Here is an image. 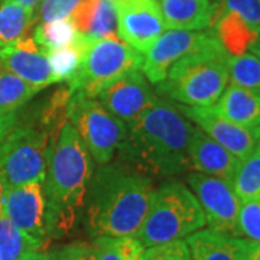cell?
<instances>
[{"mask_svg":"<svg viewBox=\"0 0 260 260\" xmlns=\"http://www.w3.org/2000/svg\"><path fill=\"white\" fill-rule=\"evenodd\" d=\"M189 162L197 172L233 182L242 160L200 127H194L189 140Z\"/></svg>","mask_w":260,"mask_h":260,"instance_id":"cell-16","label":"cell"},{"mask_svg":"<svg viewBox=\"0 0 260 260\" xmlns=\"http://www.w3.org/2000/svg\"><path fill=\"white\" fill-rule=\"evenodd\" d=\"M240 236L260 243V201H244L239 213Z\"/></svg>","mask_w":260,"mask_h":260,"instance_id":"cell-30","label":"cell"},{"mask_svg":"<svg viewBox=\"0 0 260 260\" xmlns=\"http://www.w3.org/2000/svg\"><path fill=\"white\" fill-rule=\"evenodd\" d=\"M15 123H16V114L15 113L0 110V143L9 135L10 130L15 127Z\"/></svg>","mask_w":260,"mask_h":260,"instance_id":"cell-34","label":"cell"},{"mask_svg":"<svg viewBox=\"0 0 260 260\" xmlns=\"http://www.w3.org/2000/svg\"><path fill=\"white\" fill-rule=\"evenodd\" d=\"M80 0H44L41 5V20L52 22L70 18Z\"/></svg>","mask_w":260,"mask_h":260,"instance_id":"cell-32","label":"cell"},{"mask_svg":"<svg viewBox=\"0 0 260 260\" xmlns=\"http://www.w3.org/2000/svg\"><path fill=\"white\" fill-rule=\"evenodd\" d=\"M179 112L197 127L207 133L211 139L230 150L234 156L243 160L256 149L260 140L259 129H247L223 117L214 106H179Z\"/></svg>","mask_w":260,"mask_h":260,"instance_id":"cell-11","label":"cell"},{"mask_svg":"<svg viewBox=\"0 0 260 260\" xmlns=\"http://www.w3.org/2000/svg\"><path fill=\"white\" fill-rule=\"evenodd\" d=\"M191 260H247L250 240L213 229L198 230L186 237Z\"/></svg>","mask_w":260,"mask_h":260,"instance_id":"cell-17","label":"cell"},{"mask_svg":"<svg viewBox=\"0 0 260 260\" xmlns=\"http://www.w3.org/2000/svg\"><path fill=\"white\" fill-rule=\"evenodd\" d=\"M143 260H191V254L184 240H175L145 249Z\"/></svg>","mask_w":260,"mask_h":260,"instance_id":"cell-31","label":"cell"},{"mask_svg":"<svg viewBox=\"0 0 260 260\" xmlns=\"http://www.w3.org/2000/svg\"><path fill=\"white\" fill-rule=\"evenodd\" d=\"M251 52H254V54H256V55L259 56V59H260V44H257V45H256V47H254V49H253V51H251Z\"/></svg>","mask_w":260,"mask_h":260,"instance_id":"cell-39","label":"cell"},{"mask_svg":"<svg viewBox=\"0 0 260 260\" xmlns=\"http://www.w3.org/2000/svg\"><path fill=\"white\" fill-rule=\"evenodd\" d=\"M188 184L203 208L205 223L210 225V229L242 237L239 229L242 201L236 194L232 182L194 172L188 175Z\"/></svg>","mask_w":260,"mask_h":260,"instance_id":"cell-9","label":"cell"},{"mask_svg":"<svg viewBox=\"0 0 260 260\" xmlns=\"http://www.w3.org/2000/svg\"><path fill=\"white\" fill-rule=\"evenodd\" d=\"M230 12L257 37L260 44V0H217L214 13Z\"/></svg>","mask_w":260,"mask_h":260,"instance_id":"cell-29","label":"cell"},{"mask_svg":"<svg viewBox=\"0 0 260 260\" xmlns=\"http://www.w3.org/2000/svg\"><path fill=\"white\" fill-rule=\"evenodd\" d=\"M215 37L214 30L168 29L143 52L140 70L152 84L162 83L171 67L188 54L207 45Z\"/></svg>","mask_w":260,"mask_h":260,"instance_id":"cell-10","label":"cell"},{"mask_svg":"<svg viewBox=\"0 0 260 260\" xmlns=\"http://www.w3.org/2000/svg\"><path fill=\"white\" fill-rule=\"evenodd\" d=\"M229 78L230 83L246 87L260 88V59L254 52H244L233 55L229 59Z\"/></svg>","mask_w":260,"mask_h":260,"instance_id":"cell-28","label":"cell"},{"mask_svg":"<svg viewBox=\"0 0 260 260\" xmlns=\"http://www.w3.org/2000/svg\"><path fill=\"white\" fill-rule=\"evenodd\" d=\"M18 260H52V256L48 254V253H44L41 250L35 251H29V253H25L23 256H20Z\"/></svg>","mask_w":260,"mask_h":260,"instance_id":"cell-35","label":"cell"},{"mask_svg":"<svg viewBox=\"0 0 260 260\" xmlns=\"http://www.w3.org/2000/svg\"><path fill=\"white\" fill-rule=\"evenodd\" d=\"M97 97L113 116L126 124V127L133 124L158 100L146 77L140 74L139 70L121 75L107 84Z\"/></svg>","mask_w":260,"mask_h":260,"instance_id":"cell-12","label":"cell"},{"mask_svg":"<svg viewBox=\"0 0 260 260\" xmlns=\"http://www.w3.org/2000/svg\"><path fill=\"white\" fill-rule=\"evenodd\" d=\"M81 65L68 81V88L71 93H81L94 99L107 84L121 75L138 71L143 62V55L119 35L81 37Z\"/></svg>","mask_w":260,"mask_h":260,"instance_id":"cell-6","label":"cell"},{"mask_svg":"<svg viewBox=\"0 0 260 260\" xmlns=\"http://www.w3.org/2000/svg\"><path fill=\"white\" fill-rule=\"evenodd\" d=\"M213 2H214V3H215V2H217V0H213Z\"/></svg>","mask_w":260,"mask_h":260,"instance_id":"cell-40","label":"cell"},{"mask_svg":"<svg viewBox=\"0 0 260 260\" xmlns=\"http://www.w3.org/2000/svg\"><path fill=\"white\" fill-rule=\"evenodd\" d=\"M233 188L240 201H260V145L244 158L233 178Z\"/></svg>","mask_w":260,"mask_h":260,"instance_id":"cell-23","label":"cell"},{"mask_svg":"<svg viewBox=\"0 0 260 260\" xmlns=\"http://www.w3.org/2000/svg\"><path fill=\"white\" fill-rule=\"evenodd\" d=\"M10 2H15V3H18L20 6H23V8H28V9L34 10L39 5L41 0H10Z\"/></svg>","mask_w":260,"mask_h":260,"instance_id":"cell-37","label":"cell"},{"mask_svg":"<svg viewBox=\"0 0 260 260\" xmlns=\"http://www.w3.org/2000/svg\"><path fill=\"white\" fill-rule=\"evenodd\" d=\"M214 109L223 117L247 129L260 127V88L229 83Z\"/></svg>","mask_w":260,"mask_h":260,"instance_id":"cell-20","label":"cell"},{"mask_svg":"<svg viewBox=\"0 0 260 260\" xmlns=\"http://www.w3.org/2000/svg\"><path fill=\"white\" fill-rule=\"evenodd\" d=\"M47 56L49 65H51V70L55 75L56 83L70 81L77 74V71L81 65V59H83L81 35L73 45L48 51Z\"/></svg>","mask_w":260,"mask_h":260,"instance_id":"cell-27","label":"cell"},{"mask_svg":"<svg viewBox=\"0 0 260 260\" xmlns=\"http://www.w3.org/2000/svg\"><path fill=\"white\" fill-rule=\"evenodd\" d=\"M117 34L143 54L164 32L165 22L155 0H114Z\"/></svg>","mask_w":260,"mask_h":260,"instance_id":"cell-13","label":"cell"},{"mask_svg":"<svg viewBox=\"0 0 260 260\" xmlns=\"http://www.w3.org/2000/svg\"><path fill=\"white\" fill-rule=\"evenodd\" d=\"M44 244L18 229L3 211L0 213V260H18L25 253L42 249Z\"/></svg>","mask_w":260,"mask_h":260,"instance_id":"cell-22","label":"cell"},{"mask_svg":"<svg viewBox=\"0 0 260 260\" xmlns=\"http://www.w3.org/2000/svg\"><path fill=\"white\" fill-rule=\"evenodd\" d=\"M77 32L85 38L117 34V9L114 0H80L71 13Z\"/></svg>","mask_w":260,"mask_h":260,"instance_id":"cell-19","label":"cell"},{"mask_svg":"<svg viewBox=\"0 0 260 260\" xmlns=\"http://www.w3.org/2000/svg\"><path fill=\"white\" fill-rule=\"evenodd\" d=\"M91 179V155L74 126L65 123L49 145L42 182L48 236L61 237L73 230Z\"/></svg>","mask_w":260,"mask_h":260,"instance_id":"cell-3","label":"cell"},{"mask_svg":"<svg viewBox=\"0 0 260 260\" xmlns=\"http://www.w3.org/2000/svg\"><path fill=\"white\" fill-rule=\"evenodd\" d=\"M51 136L34 126L13 127L0 143V179L6 189L44 182Z\"/></svg>","mask_w":260,"mask_h":260,"instance_id":"cell-7","label":"cell"},{"mask_svg":"<svg viewBox=\"0 0 260 260\" xmlns=\"http://www.w3.org/2000/svg\"><path fill=\"white\" fill-rule=\"evenodd\" d=\"M168 29L205 30L214 18L213 0H155Z\"/></svg>","mask_w":260,"mask_h":260,"instance_id":"cell-18","label":"cell"},{"mask_svg":"<svg viewBox=\"0 0 260 260\" xmlns=\"http://www.w3.org/2000/svg\"><path fill=\"white\" fill-rule=\"evenodd\" d=\"M68 120L88 149L91 158L106 165L126 139L127 127L94 97L73 93Z\"/></svg>","mask_w":260,"mask_h":260,"instance_id":"cell-8","label":"cell"},{"mask_svg":"<svg viewBox=\"0 0 260 260\" xmlns=\"http://www.w3.org/2000/svg\"><path fill=\"white\" fill-rule=\"evenodd\" d=\"M52 260H95L93 244L73 243L51 254Z\"/></svg>","mask_w":260,"mask_h":260,"instance_id":"cell-33","label":"cell"},{"mask_svg":"<svg viewBox=\"0 0 260 260\" xmlns=\"http://www.w3.org/2000/svg\"><path fill=\"white\" fill-rule=\"evenodd\" d=\"M2 211L22 232L47 243L45 197L42 182H30L6 189Z\"/></svg>","mask_w":260,"mask_h":260,"instance_id":"cell-14","label":"cell"},{"mask_svg":"<svg viewBox=\"0 0 260 260\" xmlns=\"http://www.w3.org/2000/svg\"><path fill=\"white\" fill-rule=\"evenodd\" d=\"M194 127L174 104L156 100L127 127L121 155L143 174H181L191 168L189 140Z\"/></svg>","mask_w":260,"mask_h":260,"instance_id":"cell-1","label":"cell"},{"mask_svg":"<svg viewBox=\"0 0 260 260\" xmlns=\"http://www.w3.org/2000/svg\"><path fill=\"white\" fill-rule=\"evenodd\" d=\"M38 91L18 75L0 68V110L15 113Z\"/></svg>","mask_w":260,"mask_h":260,"instance_id":"cell-26","label":"cell"},{"mask_svg":"<svg viewBox=\"0 0 260 260\" xmlns=\"http://www.w3.org/2000/svg\"><path fill=\"white\" fill-rule=\"evenodd\" d=\"M80 34L77 32L71 18L52 20V22H42L34 30V39L39 47L45 52L73 45L78 41Z\"/></svg>","mask_w":260,"mask_h":260,"instance_id":"cell-24","label":"cell"},{"mask_svg":"<svg viewBox=\"0 0 260 260\" xmlns=\"http://www.w3.org/2000/svg\"><path fill=\"white\" fill-rule=\"evenodd\" d=\"M259 145H260V140H259Z\"/></svg>","mask_w":260,"mask_h":260,"instance_id":"cell-41","label":"cell"},{"mask_svg":"<svg viewBox=\"0 0 260 260\" xmlns=\"http://www.w3.org/2000/svg\"><path fill=\"white\" fill-rule=\"evenodd\" d=\"M0 68L18 75L37 91L55 84L47 52L38 45L34 38H23L18 42L0 49Z\"/></svg>","mask_w":260,"mask_h":260,"instance_id":"cell-15","label":"cell"},{"mask_svg":"<svg viewBox=\"0 0 260 260\" xmlns=\"http://www.w3.org/2000/svg\"><path fill=\"white\" fill-rule=\"evenodd\" d=\"M218 38L171 67L162 90L182 106H214L230 83L229 59Z\"/></svg>","mask_w":260,"mask_h":260,"instance_id":"cell-4","label":"cell"},{"mask_svg":"<svg viewBox=\"0 0 260 260\" xmlns=\"http://www.w3.org/2000/svg\"><path fill=\"white\" fill-rule=\"evenodd\" d=\"M203 208L181 182H168L153 192L148 215L136 234L145 249L182 240L205 225Z\"/></svg>","mask_w":260,"mask_h":260,"instance_id":"cell-5","label":"cell"},{"mask_svg":"<svg viewBox=\"0 0 260 260\" xmlns=\"http://www.w3.org/2000/svg\"><path fill=\"white\" fill-rule=\"evenodd\" d=\"M95 260H143L145 247L136 237H97Z\"/></svg>","mask_w":260,"mask_h":260,"instance_id":"cell-25","label":"cell"},{"mask_svg":"<svg viewBox=\"0 0 260 260\" xmlns=\"http://www.w3.org/2000/svg\"><path fill=\"white\" fill-rule=\"evenodd\" d=\"M247 260H260V243L250 240V249H249Z\"/></svg>","mask_w":260,"mask_h":260,"instance_id":"cell-36","label":"cell"},{"mask_svg":"<svg viewBox=\"0 0 260 260\" xmlns=\"http://www.w3.org/2000/svg\"><path fill=\"white\" fill-rule=\"evenodd\" d=\"M32 25L34 10L5 0L0 5V47H8L28 37Z\"/></svg>","mask_w":260,"mask_h":260,"instance_id":"cell-21","label":"cell"},{"mask_svg":"<svg viewBox=\"0 0 260 260\" xmlns=\"http://www.w3.org/2000/svg\"><path fill=\"white\" fill-rule=\"evenodd\" d=\"M5 192H6V186L0 179V213H2V207H3V198H5Z\"/></svg>","mask_w":260,"mask_h":260,"instance_id":"cell-38","label":"cell"},{"mask_svg":"<svg viewBox=\"0 0 260 260\" xmlns=\"http://www.w3.org/2000/svg\"><path fill=\"white\" fill-rule=\"evenodd\" d=\"M152 179L138 169L102 168L88 188L87 227L97 237H136L153 197Z\"/></svg>","mask_w":260,"mask_h":260,"instance_id":"cell-2","label":"cell"}]
</instances>
